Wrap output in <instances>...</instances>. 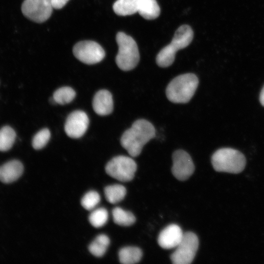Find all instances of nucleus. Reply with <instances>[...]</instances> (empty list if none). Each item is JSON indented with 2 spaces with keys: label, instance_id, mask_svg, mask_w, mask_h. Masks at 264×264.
Wrapping results in <instances>:
<instances>
[{
  "label": "nucleus",
  "instance_id": "1",
  "mask_svg": "<svg viewBox=\"0 0 264 264\" xmlns=\"http://www.w3.org/2000/svg\"><path fill=\"white\" fill-rule=\"evenodd\" d=\"M155 135L153 125L144 119L134 121L131 127L123 133L120 142L132 157L139 155L143 146Z\"/></svg>",
  "mask_w": 264,
  "mask_h": 264
},
{
  "label": "nucleus",
  "instance_id": "2",
  "mask_svg": "<svg viewBox=\"0 0 264 264\" xmlns=\"http://www.w3.org/2000/svg\"><path fill=\"white\" fill-rule=\"evenodd\" d=\"M198 85V79L195 74L188 73L178 75L168 85L166 96L172 103H188L195 94Z\"/></svg>",
  "mask_w": 264,
  "mask_h": 264
},
{
  "label": "nucleus",
  "instance_id": "3",
  "mask_svg": "<svg viewBox=\"0 0 264 264\" xmlns=\"http://www.w3.org/2000/svg\"><path fill=\"white\" fill-rule=\"evenodd\" d=\"M193 31L188 25L180 26L176 31L171 43L163 47L156 57L157 65L161 67L170 66L174 62L176 53L187 47L193 39Z\"/></svg>",
  "mask_w": 264,
  "mask_h": 264
},
{
  "label": "nucleus",
  "instance_id": "4",
  "mask_svg": "<svg viewBox=\"0 0 264 264\" xmlns=\"http://www.w3.org/2000/svg\"><path fill=\"white\" fill-rule=\"evenodd\" d=\"M116 40L118 46V51L115 58L117 66L124 71L133 69L140 59L136 42L132 37L122 32L116 34Z\"/></svg>",
  "mask_w": 264,
  "mask_h": 264
},
{
  "label": "nucleus",
  "instance_id": "5",
  "mask_svg": "<svg viewBox=\"0 0 264 264\" xmlns=\"http://www.w3.org/2000/svg\"><path fill=\"white\" fill-rule=\"evenodd\" d=\"M211 162L217 172L238 174L244 169L246 160L239 151L225 148L219 149L214 153Z\"/></svg>",
  "mask_w": 264,
  "mask_h": 264
},
{
  "label": "nucleus",
  "instance_id": "6",
  "mask_svg": "<svg viewBox=\"0 0 264 264\" xmlns=\"http://www.w3.org/2000/svg\"><path fill=\"white\" fill-rule=\"evenodd\" d=\"M137 169L135 161L131 157L118 155L112 158L105 167L108 175L122 182L132 180Z\"/></svg>",
  "mask_w": 264,
  "mask_h": 264
},
{
  "label": "nucleus",
  "instance_id": "7",
  "mask_svg": "<svg viewBox=\"0 0 264 264\" xmlns=\"http://www.w3.org/2000/svg\"><path fill=\"white\" fill-rule=\"evenodd\" d=\"M197 236L192 232L183 234L182 239L171 254V260L174 264H189L193 261L198 247Z\"/></svg>",
  "mask_w": 264,
  "mask_h": 264
},
{
  "label": "nucleus",
  "instance_id": "8",
  "mask_svg": "<svg viewBox=\"0 0 264 264\" xmlns=\"http://www.w3.org/2000/svg\"><path fill=\"white\" fill-rule=\"evenodd\" d=\"M75 57L80 61L88 65L101 62L105 52L97 43L92 41H83L77 43L73 48Z\"/></svg>",
  "mask_w": 264,
  "mask_h": 264
},
{
  "label": "nucleus",
  "instance_id": "9",
  "mask_svg": "<svg viewBox=\"0 0 264 264\" xmlns=\"http://www.w3.org/2000/svg\"><path fill=\"white\" fill-rule=\"evenodd\" d=\"M53 8L51 0H25L22 5L23 14L39 23L45 22L50 17Z\"/></svg>",
  "mask_w": 264,
  "mask_h": 264
},
{
  "label": "nucleus",
  "instance_id": "10",
  "mask_svg": "<svg viewBox=\"0 0 264 264\" xmlns=\"http://www.w3.org/2000/svg\"><path fill=\"white\" fill-rule=\"evenodd\" d=\"M172 172L178 180H187L193 174L195 166L189 154L182 150H178L172 155Z\"/></svg>",
  "mask_w": 264,
  "mask_h": 264
},
{
  "label": "nucleus",
  "instance_id": "11",
  "mask_svg": "<svg viewBox=\"0 0 264 264\" xmlns=\"http://www.w3.org/2000/svg\"><path fill=\"white\" fill-rule=\"evenodd\" d=\"M88 124L89 119L86 113L82 110H75L67 116L65 131L69 137L79 138L85 134Z\"/></svg>",
  "mask_w": 264,
  "mask_h": 264
},
{
  "label": "nucleus",
  "instance_id": "12",
  "mask_svg": "<svg viewBox=\"0 0 264 264\" xmlns=\"http://www.w3.org/2000/svg\"><path fill=\"white\" fill-rule=\"evenodd\" d=\"M183 234L178 225L175 224L169 225L159 233L158 243L164 249L176 247L181 242Z\"/></svg>",
  "mask_w": 264,
  "mask_h": 264
},
{
  "label": "nucleus",
  "instance_id": "13",
  "mask_svg": "<svg viewBox=\"0 0 264 264\" xmlns=\"http://www.w3.org/2000/svg\"><path fill=\"white\" fill-rule=\"evenodd\" d=\"M92 107L95 113L99 115L105 116L110 114L113 109L111 94L106 89L99 90L93 98Z\"/></svg>",
  "mask_w": 264,
  "mask_h": 264
},
{
  "label": "nucleus",
  "instance_id": "14",
  "mask_svg": "<svg viewBox=\"0 0 264 264\" xmlns=\"http://www.w3.org/2000/svg\"><path fill=\"white\" fill-rule=\"evenodd\" d=\"M23 166L18 160H10L0 166V181L8 184L17 180L22 175Z\"/></svg>",
  "mask_w": 264,
  "mask_h": 264
},
{
  "label": "nucleus",
  "instance_id": "15",
  "mask_svg": "<svg viewBox=\"0 0 264 264\" xmlns=\"http://www.w3.org/2000/svg\"><path fill=\"white\" fill-rule=\"evenodd\" d=\"M137 12L143 18L152 20L159 16L160 9L156 0H138Z\"/></svg>",
  "mask_w": 264,
  "mask_h": 264
},
{
  "label": "nucleus",
  "instance_id": "16",
  "mask_svg": "<svg viewBox=\"0 0 264 264\" xmlns=\"http://www.w3.org/2000/svg\"><path fill=\"white\" fill-rule=\"evenodd\" d=\"M119 261L123 264H133L139 262L142 256V251L138 247L126 246L119 251Z\"/></svg>",
  "mask_w": 264,
  "mask_h": 264
},
{
  "label": "nucleus",
  "instance_id": "17",
  "mask_svg": "<svg viewBox=\"0 0 264 264\" xmlns=\"http://www.w3.org/2000/svg\"><path fill=\"white\" fill-rule=\"evenodd\" d=\"M138 0H117L113 5L114 12L119 16L131 15L138 11Z\"/></svg>",
  "mask_w": 264,
  "mask_h": 264
},
{
  "label": "nucleus",
  "instance_id": "18",
  "mask_svg": "<svg viewBox=\"0 0 264 264\" xmlns=\"http://www.w3.org/2000/svg\"><path fill=\"white\" fill-rule=\"evenodd\" d=\"M110 243V240L108 236L105 234H100L90 243L88 250L94 256L100 257L106 253Z\"/></svg>",
  "mask_w": 264,
  "mask_h": 264
},
{
  "label": "nucleus",
  "instance_id": "19",
  "mask_svg": "<svg viewBox=\"0 0 264 264\" xmlns=\"http://www.w3.org/2000/svg\"><path fill=\"white\" fill-rule=\"evenodd\" d=\"M126 188L120 184H113L105 187L104 193L106 199L112 204H115L122 200L126 194Z\"/></svg>",
  "mask_w": 264,
  "mask_h": 264
},
{
  "label": "nucleus",
  "instance_id": "20",
  "mask_svg": "<svg viewBox=\"0 0 264 264\" xmlns=\"http://www.w3.org/2000/svg\"><path fill=\"white\" fill-rule=\"evenodd\" d=\"M112 215L114 222L119 225L128 226L135 221V218L132 213L119 207L113 209Z\"/></svg>",
  "mask_w": 264,
  "mask_h": 264
},
{
  "label": "nucleus",
  "instance_id": "21",
  "mask_svg": "<svg viewBox=\"0 0 264 264\" xmlns=\"http://www.w3.org/2000/svg\"><path fill=\"white\" fill-rule=\"evenodd\" d=\"M16 134L9 126H4L0 130V151L6 152L13 146Z\"/></svg>",
  "mask_w": 264,
  "mask_h": 264
},
{
  "label": "nucleus",
  "instance_id": "22",
  "mask_svg": "<svg viewBox=\"0 0 264 264\" xmlns=\"http://www.w3.org/2000/svg\"><path fill=\"white\" fill-rule=\"evenodd\" d=\"M76 92L69 87H63L57 89L53 93L52 97L56 103L65 105L71 102L75 98Z\"/></svg>",
  "mask_w": 264,
  "mask_h": 264
},
{
  "label": "nucleus",
  "instance_id": "23",
  "mask_svg": "<svg viewBox=\"0 0 264 264\" xmlns=\"http://www.w3.org/2000/svg\"><path fill=\"white\" fill-rule=\"evenodd\" d=\"M109 218L108 212L104 208H99L92 210L88 220L90 224L95 228L103 226L107 222Z\"/></svg>",
  "mask_w": 264,
  "mask_h": 264
},
{
  "label": "nucleus",
  "instance_id": "24",
  "mask_svg": "<svg viewBox=\"0 0 264 264\" xmlns=\"http://www.w3.org/2000/svg\"><path fill=\"white\" fill-rule=\"evenodd\" d=\"M101 198L98 192L95 191L88 192L81 200L82 206L87 210H92L100 201Z\"/></svg>",
  "mask_w": 264,
  "mask_h": 264
},
{
  "label": "nucleus",
  "instance_id": "25",
  "mask_svg": "<svg viewBox=\"0 0 264 264\" xmlns=\"http://www.w3.org/2000/svg\"><path fill=\"white\" fill-rule=\"evenodd\" d=\"M50 138V132L47 128L39 131L33 137L32 142L33 147L36 150L44 148L48 143Z\"/></svg>",
  "mask_w": 264,
  "mask_h": 264
},
{
  "label": "nucleus",
  "instance_id": "26",
  "mask_svg": "<svg viewBox=\"0 0 264 264\" xmlns=\"http://www.w3.org/2000/svg\"><path fill=\"white\" fill-rule=\"evenodd\" d=\"M69 0H51L52 6L55 9H61L63 7Z\"/></svg>",
  "mask_w": 264,
  "mask_h": 264
},
{
  "label": "nucleus",
  "instance_id": "27",
  "mask_svg": "<svg viewBox=\"0 0 264 264\" xmlns=\"http://www.w3.org/2000/svg\"><path fill=\"white\" fill-rule=\"evenodd\" d=\"M260 101L262 105L264 106V86L263 87L260 93Z\"/></svg>",
  "mask_w": 264,
  "mask_h": 264
}]
</instances>
